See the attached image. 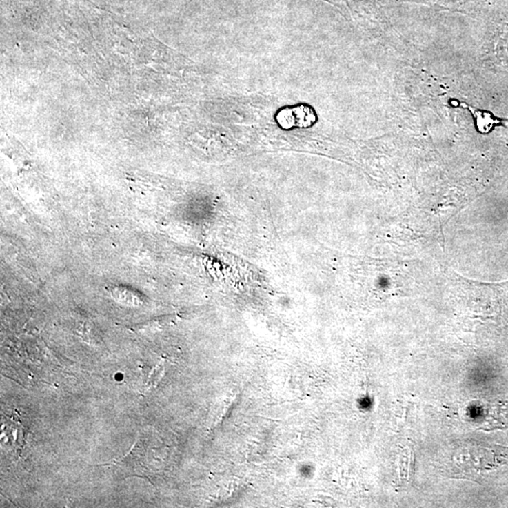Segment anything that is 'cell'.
<instances>
[{"instance_id":"obj_1","label":"cell","mask_w":508,"mask_h":508,"mask_svg":"<svg viewBox=\"0 0 508 508\" xmlns=\"http://www.w3.org/2000/svg\"><path fill=\"white\" fill-rule=\"evenodd\" d=\"M464 107L468 108L473 113L474 117L476 120L477 128L481 133H489L494 125H500L502 123V120L501 119L494 118L491 113L477 110L476 108L469 107L468 105H464Z\"/></svg>"}]
</instances>
